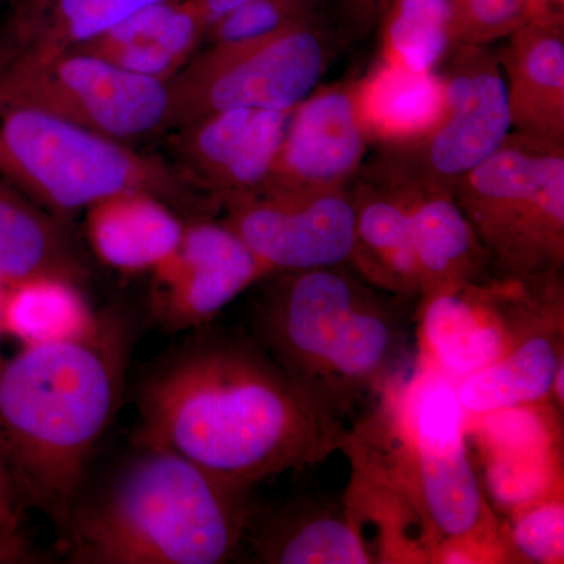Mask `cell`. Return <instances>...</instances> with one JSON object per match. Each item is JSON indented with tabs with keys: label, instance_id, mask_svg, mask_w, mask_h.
I'll return each instance as SVG.
<instances>
[{
	"label": "cell",
	"instance_id": "cell-25",
	"mask_svg": "<svg viewBox=\"0 0 564 564\" xmlns=\"http://www.w3.org/2000/svg\"><path fill=\"white\" fill-rule=\"evenodd\" d=\"M102 318L79 282L36 276L7 288L2 328L3 334L29 347L87 339L99 332Z\"/></svg>",
	"mask_w": 564,
	"mask_h": 564
},
{
	"label": "cell",
	"instance_id": "cell-19",
	"mask_svg": "<svg viewBox=\"0 0 564 564\" xmlns=\"http://www.w3.org/2000/svg\"><path fill=\"white\" fill-rule=\"evenodd\" d=\"M392 185L404 193L410 206L415 262L421 281L419 302L434 293L451 291L492 274L484 247L456 204L452 191Z\"/></svg>",
	"mask_w": 564,
	"mask_h": 564
},
{
	"label": "cell",
	"instance_id": "cell-12",
	"mask_svg": "<svg viewBox=\"0 0 564 564\" xmlns=\"http://www.w3.org/2000/svg\"><path fill=\"white\" fill-rule=\"evenodd\" d=\"M154 321L173 333L203 328L269 269L225 220L185 223L177 250L152 270Z\"/></svg>",
	"mask_w": 564,
	"mask_h": 564
},
{
	"label": "cell",
	"instance_id": "cell-5",
	"mask_svg": "<svg viewBox=\"0 0 564 564\" xmlns=\"http://www.w3.org/2000/svg\"><path fill=\"white\" fill-rule=\"evenodd\" d=\"M250 488L184 456L135 443L98 488L77 496L61 527L79 564H220L239 549Z\"/></svg>",
	"mask_w": 564,
	"mask_h": 564
},
{
	"label": "cell",
	"instance_id": "cell-8",
	"mask_svg": "<svg viewBox=\"0 0 564 564\" xmlns=\"http://www.w3.org/2000/svg\"><path fill=\"white\" fill-rule=\"evenodd\" d=\"M340 44L326 14L263 39L210 44L169 82L165 128L231 109L293 110L315 91Z\"/></svg>",
	"mask_w": 564,
	"mask_h": 564
},
{
	"label": "cell",
	"instance_id": "cell-30",
	"mask_svg": "<svg viewBox=\"0 0 564 564\" xmlns=\"http://www.w3.org/2000/svg\"><path fill=\"white\" fill-rule=\"evenodd\" d=\"M326 14L325 0H248L207 31L210 44L263 39ZM328 17V14H326Z\"/></svg>",
	"mask_w": 564,
	"mask_h": 564
},
{
	"label": "cell",
	"instance_id": "cell-29",
	"mask_svg": "<svg viewBox=\"0 0 564 564\" xmlns=\"http://www.w3.org/2000/svg\"><path fill=\"white\" fill-rule=\"evenodd\" d=\"M502 529L514 563L562 564L564 562V500L552 496L524 505Z\"/></svg>",
	"mask_w": 564,
	"mask_h": 564
},
{
	"label": "cell",
	"instance_id": "cell-21",
	"mask_svg": "<svg viewBox=\"0 0 564 564\" xmlns=\"http://www.w3.org/2000/svg\"><path fill=\"white\" fill-rule=\"evenodd\" d=\"M85 226L96 258L124 273L152 272L177 250L185 229L169 204L147 192L93 204Z\"/></svg>",
	"mask_w": 564,
	"mask_h": 564
},
{
	"label": "cell",
	"instance_id": "cell-13",
	"mask_svg": "<svg viewBox=\"0 0 564 564\" xmlns=\"http://www.w3.org/2000/svg\"><path fill=\"white\" fill-rule=\"evenodd\" d=\"M226 207L225 221L272 274L350 263L351 187L303 195L261 193Z\"/></svg>",
	"mask_w": 564,
	"mask_h": 564
},
{
	"label": "cell",
	"instance_id": "cell-24",
	"mask_svg": "<svg viewBox=\"0 0 564 564\" xmlns=\"http://www.w3.org/2000/svg\"><path fill=\"white\" fill-rule=\"evenodd\" d=\"M564 366V322L545 326L499 361L456 383L466 415L551 402L552 383Z\"/></svg>",
	"mask_w": 564,
	"mask_h": 564
},
{
	"label": "cell",
	"instance_id": "cell-1",
	"mask_svg": "<svg viewBox=\"0 0 564 564\" xmlns=\"http://www.w3.org/2000/svg\"><path fill=\"white\" fill-rule=\"evenodd\" d=\"M192 333L144 375L135 443L250 489L344 451L350 429L254 337L206 326Z\"/></svg>",
	"mask_w": 564,
	"mask_h": 564
},
{
	"label": "cell",
	"instance_id": "cell-17",
	"mask_svg": "<svg viewBox=\"0 0 564 564\" xmlns=\"http://www.w3.org/2000/svg\"><path fill=\"white\" fill-rule=\"evenodd\" d=\"M497 55L507 84L511 132L564 148V18L533 14L507 36Z\"/></svg>",
	"mask_w": 564,
	"mask_h": 564
},
{
	"label": "cell",
	"instance_id": "cell-11",
	"mask_svg": "<svg viewBox=\"0 0 564 564\" xmlns=\"http://www.w3.org/2000/svg\"><path fill=\"white\" fill-rule=\"evenodd\" d=\"M0 102L36 107L122 141L165 128L169 82L122 69L87 51L41 61L0 58Z\"/></svg>",
	"mask_w": 564,
	"mask_h": 564
},
{
	"label": "cell",
	"instance_id": "cell-37",
	"mask_svg": "<svg viewBox=\"0 0 564 564\" xmlns=\"http://www.w3.org/2000/svg\"><path fill=\"white\" fill-rule=\"evenodd\" d=\"M7 288H9V284L0 281V334H3V306H6Z\"/></svg>",
	"mask_w": 564,
	"mask_h": 564
},
{
	"label": "cell",
	"instance_id": "cell-10",
	"mask_svg": "<svg viewBox=\"0 0 564 564\" xmlns=\"http://www.w3.org/2000/svg\"><path fill=\"white\" fill-rule=\"evenodd\" d=\"M421 361L458 383L499 361L534 333L564 322L563 273L489 274L421 300Z\"/></svg>",
	"mask_w": 564,
	"mask_h": 564
},
{
	"label": "cell",
	"instance_id": "cell-26",
	"mask_svg": "<svg viewBox=\"0 0 564 564\" xmlns=\"http://www.w3.org/2000/svg\"><path fill=\"white\" fill-rule=\"evenodd\" d=\"M84 259L63 226L41 212L0 196V281L36 276L79 282Z\"/></svg>",
	"mask_w": 564,
	"mask_h": 564
},
{
	"label": "cell",
	"instance_id": "cell-14",
	"mask_svg": "<svg viewBox=\"0 0 564 564\" xmlns=\"http://www.w3.org/2000/svg\"><path fill=\"white\" fill-rule=\"evenodd\" d=\"M369 141L358 85L313 91L291 111L281 150L261 193L347 191L364 165Z\"/></svg>",
	"mask_w": 564,
	"mask_h": 564
},
{
	"label": "cell",
	"instance_id": "cell-15",
	"mask_svg": "<svg viewBox=\"0 0 564 564\" xmlns=\"http://www.w3.org/2000/svg\"><path fill=\"white\" fill-rule=\"evenodd\" d=\"M473 417L485 459L480 480L486 496L510 513L563 496L562 411L544 402Z\"/></svg>",
	"mask_w": 564,
	"mask_h": 564
},
{
	"label": "cell",
	"instance_id": "cell-34",
	"mask_svg": "<svg viewBox=\"0 0 564 564\" xmlns=\"http://www.w3.org/2000/svg\"><path fill=\"white\" fill-rule=\"evenodd\" d=\"M32 562H35V555L31 554L20 532L0 530V564Z\"/></svg>",
	"mask_w": 564,
	"mask_h": 564
},
{
	"label": "cell",
	"instance_id": "cell-2",
	"mask_svg": "<svg viewBox=\"0 0 564 564\" xmlns=\"http://www.w3.org/2000/svg\"><path fill=\"white\" fill-rule=\"evenodd\" d=\"M466 417L456 381L419 362L351 426V481L417 521L434 563H514L470 459Z\"/></svg>",
	"mask_w": 564,
	"mask_h": 564
},
{
	"label": "cell",
	"instance_id": "cell-9",
	"mask_svg": "<svg viewBox=\"0 0 564 564\" xmlns=\"http://www.w3.org/2000/svg\"><path fill=\"white\" fill-rule=\"evenodd\" d=\"M443 107L429 129L384 141L361 172L392 184L452 191L511 133L507 84L488 46L463 44L443 63Z\"/></svg>",
	"mask_w": 564,
	"mask_h": 564
},
{
	"label": "cell",
	"instance_id": "cell-36",
	"mask_svg": "<svg viewBox=\"0 0 564 564\" xmlns=\"http://www.w3.org/2000/svg\"><path fill=\"white\" fill-rule=\"evenodd\" d=\"M527 7H529L530 14L543 13L547 10L562 9L563 0H524Z\"/></svg>",
	"mask_w": 564,
	"mask_h": 564
},
{
	"label": "cell",
	"instance_id": "cell-16",
	"mask_svg": "<svg viewBox=\"0 0 564 564\" xmlns=\"http://www.w3.org/2000/svg\"><path fill=\"white\" fill-rule=\"evenodd\" d=\"M292 110L231 109L180 129L192 172L226 206L259 195L272 173Z\"/></svg>",
	"mask_w": 564,
	"mask_h": 564
},
{
	"label": "cell",
	"instance_id": "cell-6",
	"mask_svg": "<svg viewBox=\"0 0 564 564\" xmlns=\"http://www.w3.org/2000/svg\"><path fill=\"white\" fill-rule=\"evenodd\" d=\"M0 173L58 215L87 210L122 192L193 207L162 163L25 104L0 102Z\"/></svg>",
	"mask_w": 564,
	"mask_h": 564
},
{
	"label": "cell",
	"instance_id": "cell-18",
	"mask_svg": "<svg viewBox=\"0 0 564 564\" xmlns=\"http://www.w3.org/2000/svg\"><path fill=\"white\" fill-rule=\"evenodd\" d=\"M355 245L350 263L373 288L419 302L421 281L406 196L359 170L351 184Z\"/></svg>",
	"mask_w": 564,
	"mask_h": 564
},
{
	"label": "cell",
	"instance_id": "cell-32",
	"mask_svg": "<svg viewBox=\"0 0 564 564\" xmlns=\"http://www.w3.org/2000/svg\"><path fill=\"white\" fill-rule=\"evenodd\" d=\"M388 0H325V10L340 43H358L380 28Z\"/></svg>",
	"mask_w": 564,
	"mask_h": 564
},
{
	"label": "cell",
	"instance_id": "cell-22",
	"mask_svg": "<svg viewBox=\"0 0 564 564\" xmlns=\"http://www.w3.org/2000/svg\"><path fill=\"white\" fill-rule=\"evenodd\" d=\"M161 2L165 0H20L0 41V58L41 61L80 50Z\"/></svg>",
	"mask_w": 564,
	"mask_h": 564
},
{
	"label": "cell",
	"instance_id": "cell-23",
	"mask_svg": "<svg viewBox=\"0 0 564 564\" xmlns=\"http://www.w3.org/2000/svg\"><path fill=\"white\" fill-rule=\"evenodd\" d=\"M258 562L269 564H369V544L347 505L295 500L273 514L252 541Z\"/></svg>",
	"mask_w": 564,
	"mask_h": 564
},
{
	"label": "cell",
	"instance_id": "cell-4",
	"mask_svg": "<svg viewBox=\"0 0 564 564\" xmlns=\"http://www.w3.org/2000/svg\"><path fill=\"white\" fill-rule=\"evenodd\" d=\"M254 339L315 402L345 422L403 378L417 302L350 265L269 274Z\"/></svg>",
	"mask_w": 564,
	"mask_h": 564
},
{
	"label": "cell",
	"instance_id": "cell-31",
	"mask_svg": "<svg viewBox=\"0 0 564 564\" xmlns=\"http://www.w3.org/2000/svg\"><path fill=\"white\" fill-rule=\"evenodd\" d=\"M530 17L524 0H462V46H489L505 40Z\"/></svg>",
	"mask_w": 564,
	"mask_h": 564
},
{
	"label": "cell",
	"instance_id": "cell-20",
	"mask_svg": "<svg viewBox=\"0 0 564 564\" xmlns=\"http://www.w3.org/2000/svg\"><path fill=\"white\" fill-rule=\"evenodd\" d=\"M198 0H165L76 51H87L140 76L170 82L193 57L207 35Z\"/></svg>",
	"mask_w": 564,
	"mask_h": 564
},
{
	"label": "cell",
	"instance_id": "cell-35",
	"mask_svg": "<svg viewBox=\"0 0 564 564\" xmlns=\"http://www.w3.org/2000/svg\"><path fill=\"white\" fill-rule=\"evenodd\" d=\"M247 2L248 0H198L199 9H202L204 20L209 29L215 22L220 21L226 14Z\"/></svg>",
	"mask_w": 564,
	"mask_h": 564
},
{
	"label": "cell",
	"instance_id": "cell-27",
	"mask_svg": "<svg viewBox=\"0 0 564 564\" xmlns=\"http://www.w3.org/2000/svg\"><path fill=\"white\" fill-rule=\"evenodd\" d=\"M358 101L370 140L408 139L436 120L443 107V82L440 74L414 73L383 61L358 84Z\"/></svg>",
	"mask_w": 564,
	"mask_h": 564
},
{
	"label": "cell",
	"instance_id": "cell-33",
	"mask_svg": "<svg viewBox=\"0 0 564 564\" xmlns=\"http://www.w3.org/2000/svg\"><path fill=\"white\" fill-rule=\"evenodd\" d=\"M18 502H20V496H18L17 486L11 478L6 458L0 452V530L18 532L20 527Z\"/></svg>",
	"mask_w": 564,
	"mask_h": 564
},
{
	"label": "cell",
	"instance_id": "cell-28",
	"mask_svg": "<svg viewBox=\"0 0 564 564\" xmlns=\"http://www.w3.org/2000/svg\"><path fill=\"white\" fill-rule=\"evenodd\" d=\"M462 0H388L380 28L383 61L414 73H436L462 46Z\"/></svg>",
	"mask_w": 564,
	"mask_h": 564
},
{
	"label": "cell",
	"instance_id": "cell-7",
	"mask_svg": "<svg viewBox=\"0 0 564 564\" xmlns=\"http://www.w3.org/2000/svg\"><path fill=\"white\" fill-rule=\"evenodd\" d=\"M494 274L563 273L564 148L511 132L452 187Z\"/></svg>",
	"mask_w": 564,
	"mask_h": 564
},
{
	"label": "cell",
	"instance_id": "cell-3",
	"mask_svg": "<svg viewBox=\"0 0 564 564\" xmlns=\"http://www.w3.org/2000/svg\"><path fill=\"white\" fill-rule=\"evenodd\" d=\"M129 329L104 317L91 337L0 355V452L18 496L58 527L124 391Z\"/></svg>",
	"mask_w": 564,
	"mask_h": 564
}]
</instances>
